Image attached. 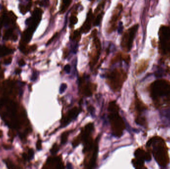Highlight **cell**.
<instances>
[{"mask_svg":"<svg viewBox=\"0 0 170 169\" xmlns=\"http://www.w3.org/2000/svg\"><path fill=\"white\" fill-rule=\"evenodd\" d=\"M151 97L156 104L163 101L170 103V81L166 79H158L148 87Z\"/></svg>","mask_w":170,"mask_h":169,"instance_id":"6da1fadb","label":"cell"},{"mask_svg":"<svg viewBox=\"0 0 170 169\" xmlns=\"http://www.w3.org/2000/svg\"><path fill=\"white\" fill-rule=\"evenodd\" d=\"M127 78V73L121 68L114 69L106 76V82L114 92L121 90Z\"/></svg>","mask_w":170,"mask_h":169,"instance_id":"7a4b0ae2","label":"cell"},{"mask_svg":"<svg viewBox=\"0 0 170 169\" xmlns=\"http://www.w3.org/2000/svg\"><path fill=\"white\" fill-rule=\"evenodd\" d=\"M158 35L159 52L163 57L170 60V27L161 25Z\"/></svg>","mask_w":170,"mask_h":169,"instance_id":"3957f363","label":"cell"},{"mask_svg":"<svg viewBox=\"0 0 170 169\" xmlns=\"http://www.w3.org/2000/svg\"><path fill=\"white\" fill-rule=\"evenodd\" d=\"M108 116L113 134L116 137H121L125 128L122 118L119 116L118 112H109Z\"/></svg>","mask_w":170,"mask_h":169,"instance_id":"277c9868","label":"cell"},{"mask_svg":"<svg viewBox=\"0 0 170 169\" xmlns=\"http://www.w3.org/2000/svg\"><path fill=\"white\" fill-rule=\"evenodd\" d=\"M138 27L139 25L136 24L130 27L124 33L121 38V46L125 52H128L131 49Z\"/></svg>","mask_w":170,"mask_h":169,"instance_id":"5b68a950","label":"cell"},{"mask_svg":"<svg viewBox=\"0 0 170 169\" xmlns=\"http://www.w3.org/2000/svg\"><path fill=\"white\" fill-rule=\"evenodd\" d=\"M97 85L90 82H87L85 79L81 78L79 81V89L81 93L86 97L91 96L96 90Z\"/></svg>","mask_w":170,"mask_h":169,"instance_id":"8992f818","label":"cell"},{"mask_svg":"<svg viewBox=\"0 0 170 169\" xmlns=\"http://www.w3.org/2000/svg\"><path fill=\"white\" fill-rule=\"evenodd\" d=\"M80 112V110L76 107L69 110L62 118L61 122V126L62 127L67 126L73 120H75L79 114Z\"/></svg>","mask_w":170,"mask_h":169,"instance_id":"52a82bcc","label":"cell"},{"mask_svg":"<svg viewBox=\"0 0 170 169\" xmlns=\"http://www.w3.org/2000/svg\"><path fill=\"white\" fill-rule=\"evenodd\" d=\"M122 9V5L121 4H119L114 9V11L113 13V15L111 19V21L109 22L110 26L108 30L109 33L112 32V31H114L116 29L117 27V22L120 17V15H121Z\"/></svg>","mask_w":170,"mask_h":169,"instance_id":"ba28073f","label":"cell"},{"mask_svg":"<svg viewBox=\"0 0 170 169\" xmlns=\"http://www.w3.org/2000/svg\"><path fill=\"white\" fill-rule=\"evenodd\" d=\"M44 169H65V168L60 158L51 157L47 160Z\"/></svg>","mask_w":170,"mask_h":169,"instance_id":"9c48e42d","label":"cell"},{"mask_svg":"<svg viewBox=\"0 0 170 169\" xmlns=\"http://www.w3.org/2000/svg\"><path fill=\"white\" fill-rule=\"evenodd\" d=\"M94 44L96 50L93 53V55L91 56V61L89 62L90 66L92 68L97 64L101 51V43L99 39L97 36L94 38Z\"/></svg>","mask_w":170,"mask_h":169,"instance_id":"30bf717a","label":"cell"},{"mask_svg":"<svg viewBox=\"0 0 170 169\" xmlns=\"http://www.w3.org/2000/svg\"><path fill=\"white\" fill-rule=\"evenodd\" d=\"M93 19V14L92 9H90L87 15L86 21L81 28V31L84 33H88L91 28L92 23Z\"/></svg>","mask_w":170,"mask_h":169,"instance_id":"8fae6325","label":"cell"},{"mask_svg":"<svg viewBox=\"0 0 170 169\" xmlns=\"http://www.w3.org/2000/svg\"><path fill=\"white\" fill-rule=\"evenodd\" d=\"M94 129V124L89 123L87 124L82 131L80 137L81 141L85 143L89 138H90V134Z\"/></svg>","mask_w":170,"mask_h":169,"instance_id":"7c38bea8","label":"cell"},{"mask_svg":"<svg viewBox=\"0 0 170 169\" xmlns=\"http://www.w3.org/2000/svg\"><path fill=\"white\" fill-rule=\"evenodd\" d=\"M149 66V61L147 59H142L140 60L136 65L135 73L137 75L144 73L148 68Z\"/></svg>","mask_w":170,"mask_h":169,"instance_id":"4fadbf2b","label":"cell"},{"mask_svg":"<svg viewBox=\"0 0 170 169\" xmlns=\"http://www.w3.org/2000/svg\"><path fill=\"white\" fill-rule=\"evenodd\" d=\"M97 141V140L95 142L93 154L91 159H90V160L88 164L87 169H94L95 167L98 153V144Z\"/></svg>","mask_w":170,"mask_h":169,"instance_id":"5bb4252c","label":"cell"},{"mask_svg":"<svg viewBox=\"0 0 170 169\" xmlns=\"http://www.w3.org/2000/svg\"><path fill=\"white\" fill-rule=\"evenodd\" d=\"M160 115L162 122L167 125H170V109L162 111Z\"/></svg>","mask_w":170,"mask_h":169,"instance_id":"9a60e30c","label":"cell"},{"mask_svg":"<svg viewBox=\"0 0 170 169\" xmlns=\"http://www.w3.org/2000/svg\"><path fill=\"white\" fill-rule=\"evenodd\" d=\"M146 155V153L140 149H138L135 152V155L136 159L143 162L145 160Z\"/></svg>","mask_w":170,"mask_h":169,"instance_id":"2e32d148","label":"cell"},{"mask_svg":"<svg viewBox=\"0 0 170 169\" xmlns=\"http://www.w3.org/2000/svg\"><path fill=\"white\" fill-rule=\"evenodd\" d=\"M71 3V1H62L60 7V14H64L67 11L69 7L70 6Z\"/></svg>","mask_w":170,"mask_h":169,"instance_id":"e0dca14e","label":"cell"},{"mask_svg":"<svg viewBox=\"0 0 170 169\" xmlns=\"http://www.w3.org/2000/svg\"><path fill=\"white\" fill-rule=\"evenodd\" d=\"M85 147L84 148V152H88L91 150L93 147V141L92 139L90 137L84 143Z\"/></svg>","mask_w":170,"mask_h":169,"instance_id":"ac0fdd59","label":"cell"},{"mask_svg":"<svg viewBox=\"0 0 170 169\" xmlns=\"http://www.w3.org/2000/svg\"><path fill=\"white\" fill-rule=\"evenodd\" d=\"M119 107L115 101H112L109 103L108 111L109 112H118Z\"/></svg>","mask_w":170,"mask_h":169,"instance_id":"d6986e66","label":"cell"},{"mask_svg":"<svg viewBox=\"0 0 170 169\" xmlns=\"http://www.w3.org/2000/svg\"><path fill=\"white\" fill-rule=\"evenodd\" d=\"M81 38V33L78 30L75 31L71 36V39L73 41L78 42Z\"/></svg>","mask_w":170,"mask_h":169,"instance_id":"ffe728a7","label":"cell"},{"mask_svg":"<svg viewBox=\"0 0 170 169\" xmlns=\"http://www.w3.org/2000/svg\"><path fill=\"white\" fill-rule=\"evenodd\" d=\"M104 14V13L102 12L101 14H99L97 15V16L96 17L94 22V25L95 26H97L100 24L102 19V18L103 17Z\"/></svg>","mask_w":170,"mask_h":169,"instance_id":"44dd1931","label":"cell"},{"mask_svg":"<svg viewBox=\"0 0 170 169\" xmlns=\"http://www.w3.org/2000/svg\"><path fill=\"white\" fill-rule=\"evenodd\" d=\"M69 134V132H64L61 135V142L62 144H65L67 142Z\"/></svg>","mask_w":170,"mask_h":169,"instance_id":"7402d4cb","label":"cell"},{"mask_svg":"<svg viewBox=\"0 0 170 169\" xmlns=\"http://www.w3.org/2000/svg\"><path fill=\"white\" fill-rule=\"evenodd\" d=\"M133 163L136 169H141L143 162L136 159V160H133Z\"/></svg>","mask_w":170,"mask_h":169,"instance_id":"603a6c76","label":"cell"},{"mask_svg":"<svg viewBox=\"0 0 170 169\" xmlns=\"http://www.w3.org/2000/svg\"><path fill=\"white\" fill-rule=\"evenodd\" d=\"M78 22V18L76 15H72L70 17V26H72Z\"/></svg>","mask_w":170,"mask_h":169,"instance_id":"cb8c5ba5","label":"cell"},{"mask_svg":"<svg viewBox=\"0 0 170 169\" xmlns=\"http://www.w3.org/2000/svg\"><path fill=\"white\" fill-rule=\"evenodd\" d=\"M81 141H82L81 137H80V136H79L77 137L74 140L73 143H72V145L74 147H76L77 146H78L80 144V143Z\"/></svg>","mask_w":170,"mask_h":169,"instance_id":"d4e9b609","label":"cell"},{"mask_svg":"<svg viewBox=\"0 0 170 169\" xmlns=\"http://www.w3.org/2000/svg\"><path fill=\"white\" fill-rule=\"evenodd\" d=\"M59 149V147L58 145L57 144H56V143H55L53 145L52 147L51 148V149L50 151H51V153L55 154L58 151Z\"/></svg>","mask_w":170,"mask_h":169,"instance_id":"484cf974","label":"cell"},{"mask_svg":"<svg viewBox=\"0 0 170 169\" xmlns=\"http://www.w3.org/2000/svg\"><path fill=\"white\" fill-rule=\"evenodd\" d=\"M67 85L66 84V83H63L61 84V85H60V87L59 89V92L60 93H63L65 92V91L66 90V89H67Z\"/></svg>","mask_w":170,"mask_h":169,"instance_id":"4316f807","label":"cell"},{"mask_svg":"<svg viewBox=\"0 0 170 169\" xmlns=\"http://www.w3.org/2000/svg\"><path fill=\"white\" fill-rule=\"evenodd\" d=\"M64 70L65 71L66 73H70V70H71V66H70V65L67 64L66 65H65V66H64Z\"/></svg>","mask_w":170,"mask_h":169,"instance_id":"83f0119b","label":"cell"},{"mask_svg":"<svg viewBox=\"0 0 170 169\" xmlns=\"http://www.w3.org/2000/svg\"><path fill=\"white\" fill-rule=\"evenodd\" d=\"M57 35H58V33H56L52 36V37L48 41V42L47 43V45H48V44H50L51 43H52V41L54 40L56 38V37L57 36Z\"/></svg>","mask_w":170,"mask_h":169,"instance_id":"f1b7e54d","label":"cell"},{"mask_svg":"<svg viewBox=\"0 0 170 169\" xmlns=\"http://www.w3.org/2000/svg\"><path fill=\"white\" fill-rule=\"evenodd\" d=\"M37 73L36 72H34L33 73V74H32V79L31 80L32 81H35L36 80V79L37 78Z\"/></svg>","mask_w":170,"mask_h":169,"instance_id":"f546056e","label":"cell"},{"mask_svg":"<svg viewBox=\"0 0 170 169\" xmlns=\"http://www.w3.org/2000/svg\"><path fill=\"white\" fill-rule=\"evenodd\" d=\"M68 50L66 48H65L64 49V52H63L64 57L65 58H67V57L68 56Z\"/></svg>","mask_w":170,"mask_h":169,"instance_id":"4dcf8cb0","label":"cell"},{"mask_svg":"<svg viewBox=\"0 0 170 169\" xmlns=\"http://www.w3.org/2000/svg\"><path fill=\"white\" fill-rule=\"evenodd\" d=\"M37 147L38 148V149H40V148L41 147V141H40V140L37 143Z\"/></svg>","mask_w":170,"mask_h":169,"instance_id":"1f68e13d","label":"cell"}]
</instances>
